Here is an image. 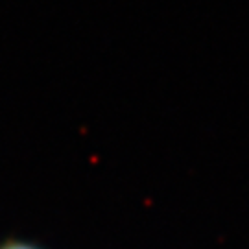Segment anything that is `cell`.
Masks as SVG:
<instances>
[{
	"label": "cell",
	"instance_id": "6da1fadb",
	"mask_svg": "<svg viewBox=\"0 0 249 249\" xmlns=\"http://www.w3.org/2000/svg\"><path fill=\"white\" fill-rule=\"evenodd\" d=\"M0 249H45L36 242L22 240V238H8V240L0 242Z\"/></svg>",
	"mask_w": 249,
	"mask_h": 249
}]
</instances>
